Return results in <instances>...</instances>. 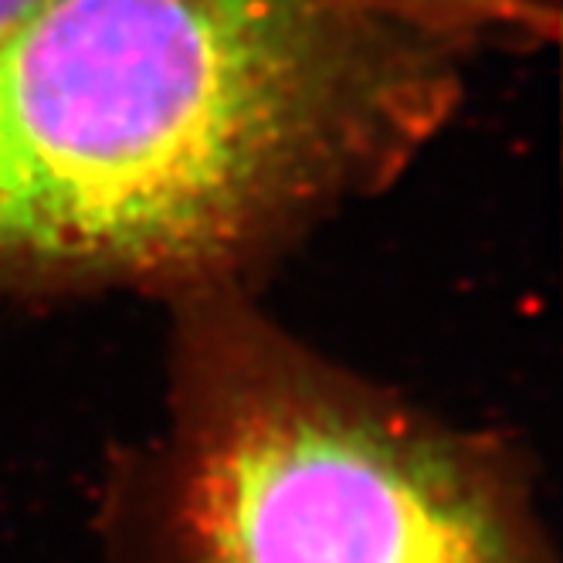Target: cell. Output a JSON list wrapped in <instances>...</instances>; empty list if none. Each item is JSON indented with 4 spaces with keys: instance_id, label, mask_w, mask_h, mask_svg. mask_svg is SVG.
<instances>
[{
    "instance_id": "1",
    "label": "cell",
    "mask_w": 563,
    "mask_h": 563,
    "mask_svg": "<svg viewBox=\"0 0 563 563\" xmlns=\"http://www.w3.org/2000/svg\"><path fill=\"white\" fill-rule=\"evenodd\" d=\"M489 58L380 0H55L0 37V299L258 289L405 180Z\"/></svg>"
},
{
    "instance_id": "2",
    "label": "cell",
    "mask_w": 563,
    "mask_h": 563,
    "mask_svg": "<svg viewBox=\"0 0 563 563\" xmlns=\"http://www.w3.org/2000/svg\"><path fill=\"white\" fill-rule=\"evenodd\" d=\"M156 428L112 465V563H560L530 455L319 350L258 289L167 306Z\"/></svg>"
},
{
    "instance_id": "3",
    "label": "cell",
    "mask_w": 563,
    "mask_h": 563,
    "mask_svg": "<svg viewBox=\"0 0 563 563\" xmlns=\"http://www.w3.org/2000/svg\"><path fill=\"white\" fill-rule=\"evenodd\" d=\"M55 0H0V37L34 18ZM380 4L408 8L489 42L503 58L533 55L556 42L560 0H380Z\"/></svg>"
}]
</instances>
